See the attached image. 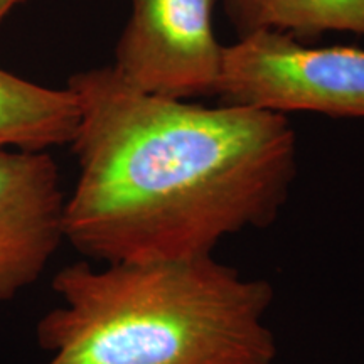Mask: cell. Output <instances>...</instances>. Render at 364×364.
Segmentation results:
<instances>
[{
  "label": "cell",
  "mask_w": 364,
  "mask_h": 364,
  "mask_svg": "<svg viewBox=\"0 0 364 364\" xmlns=\"http://www.w3.org/2000/svg\"><path fill=\"white\" fill-rule=\"evenodd\" d=\"M78 179L65 240L100 263L213 257L277 221L297 177L287 115L144 93L112 66L71 76Z\"/></svg>",
  "instance_id": "1"
},
{
  "label": "cell",
  "mask_w": 364,
  "mask_h": 364,
  "mask_svg": "<svg viewBox=\"0 0 364 364\" xmlns=\"http://www.w3.org/2000/svg\"><path fill=\"white\" fill-rule=\"evenodd\" d=\"M51 287L59 306L36 327L46 364H273L279 353L272 284L215 257L76 262Z\"/></svg>",
  "instance_id": "2"
},
{
  "label": "cell",
  "mask_w": 364,
  "mask_h": 364,
  "mask_svg": "<svg viewBox=\"0 0 364 364\" xmlns=\"http://www.w3.org/2000/svg\"><path fill=\"white\" fill-rule=\"evenodd\" d=\"M221 105L282 113L364 118V49L316 48L280 33H255L225 46Z\"/></svg>",
  "instance_id": "3"
},
{
  "label": "cell",
  "mask_w": 364,
  "mask_h": 364,
  "mask_svg": "<svg viewBox=\"0 0 364 364\" xmlns=\"http://www.w3.org/2000/svg\"><path fill=\"white\" fill-rule=\"evenodd\" d=\"M218 0H132L112 68L132 88L156 97H216L225 46L216 39Z\"/></svg>",
  "instance_id": "4"
},
{
  "label": "cell",
  "mask_w": 364,
  "mask_h": 364,
  "mask_svg": "<svg viewBox=\"0 0 364 364\" xmlns=\"http://www.w3.org/2000/svg\"><path fill=\"white\" fill-rule=\"evenodd\" d=\"M65 204L48 152L0 149V302L36 284L66 241Z\"/></svg>",
  "instance_id": "5"
},
{
  "label": "cell",
  "mask_w": 364,
  "mask_h": 364,
  "mask_svg": "<svg viewBox=\"0 0 364 364\" xmlns=\"http://www.w3.org/2000/svg\"><path fill=\"white\" fill-rule=\"evenodd\" d=\"M80 103L68 88L54 90L0 70V149L34 150L71 144Z\"/></svg>",
  "instance_id": "6"
},
{
  "label": "cell",
  "mask_w": 364,
  "mask_h": 364,
  "mask_svg": "<svg viewBox=\"0 0 364 364\" xmlns=\"http://www.w3.org/2000/svg\"><path fill=\"white\" fill-rule=\"evenodd\" d=\"M238 38L289 34L300 43L327 33L364 34V0H223Z\"/></svg>",
  "instance_id": "7"
},
{
  "label": "cell",
  "mask_w": 364,
  "mask_h": 364,
  "mask_svg": "<svg viewBox=\"0 0 364 364\" xmlns=\"http://www.w3.org/2000/svg\"><path fill=\"white\" fill-rule=\"evenodd\" d=\"M19 2H22V0H0V21H2L4 17L11 12V9L16 7Z\"/></svg>",
  "instance_id": "8"
}]
</instances>
